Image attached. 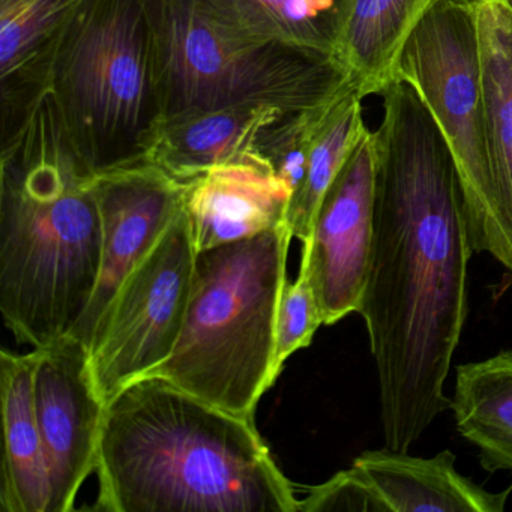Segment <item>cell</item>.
I'll return each instance as SVG.
<instances>
[{"instance_id": "e0dca14e", "label": "cell", "mask_w": 512, "mask_h": 512, "mask_svg": "<svg viewBox=\"0 0 512 512\" xmlns=\"http://www.w3.org/2000/svg\"><path fill=\"white\" fill-rule=\"evenodd\" d=\"M281 113L277 107L242 104L166 119L151 163L188 184L214 167L253 152L260 130Z\"/></svg>"}, {"instance_id": "ac0fdd59", "label": "cell", "mask_w": 512, "mask_h": 512, "mask_svg": "<svg viewBox=\"0 0 512 512\" xmlns=\"http://www.w3.org/2000/svg\"><path fill=\"white\" fill-rule=\"evenodd\" d=\"M440 0H347L334 59L362 100L395 82L398 59L416 26Z\"/></svg>"}, {"instance_id": "7a4b0ae2", "label": "cell", "mask_w": 512, "mask_h": 512, "mask_svg": "<svg viewBox=\"0 0 512 512\" xmlns=\"http://www.w3.org/2000/svg\"><path fill=\"white\" fill-rule=\"evenodd\" d=\"M95 472V511L299 512L254 419L157 376L107 403Z\"/></svg>"}, {"instance_id": "8992f818", "label": "cell", "mask_w": 512, "mask_h": 512, "mask_svg": "<svg viewBox=\"0 0 512 512\" xmlns=\"http://www.w3.org/2000/svg\"><path fill=\"white\" fill-rule=\"evenodd\" d=\"M50 92L97 175L151 161L166 116L143 0H83L59 44Z\"/></svg>"}, {"instance_id": "7402d4cb", "label": "cell", "mask_w": 512, "mask_h": 512, "mask_svg": "<svg viewBox=\"0 0 512 512\" xmlns=\"http://www.w3.org/2000/svg\"><path fill=\"white\" fill-rule=\"evenodd\" d=\"M337 94L316 106L281 113L274 121L265 125L257 136L254 154L269 164L292 197L304 182L314 139Z\"/></svg>"}, {"instance_id": "ba28073f", "label": "cell", "mask_w": 512, "mask_h": 512, "mask_svg": "<svg viewBox=\"0 0 512 512\" xmlns=\"http://www.w3.org/2000/svg\"><path fill=\"white\" fill-rule=\"evenodd\" d=\"M196 256L184 206L122 284L92 338V370L106 404L172 355L190 304Z\"/></svg>"}, {"instance_id": "9a60e30c", "label": "cell", "mask_w": 512, "mask_h": 512, "mask_svg": "<svg viewBox=\"0 0 512 512\" xmlns=\"http://www.w3.org/2000/svg\"><path fill=\"white\" fill-rule=\"evenodd\" d=\"M488 154L499 218L496 262L512 275V11L503 0L476 8Z\"/></svg>"}, {"instance_id": "d6986e66", "label": "cell", "mask_w": 512, "mask_h": 512, "mask_svg": "<svg viewBox=\"0 0 512 512\" xmlns=\"http://www.w3.org/2000/svg\"><path fill=\"white\" fill-rule=\"evenodd\" d=\"M451 410L458 433L478 449L481 466L512 473V350L458 365Z\"/></svg>"}, {"instance_id": "5bb4252c", "label": "cell", "mask_w": 512, "mask_h": 512, "mask_svg": "<svg viewBox=\"0 0 512 512\" xmlns=\"http://www.w3.org/2000/svg\"><path fill=\"white\" fill-rule=\"evenodd\" d=\"M454 452L413 457L383 448L364 451L349 467L370 512H503L511 487L491 493L455 469Z\"/></svg>"}, {"instance_id": "44dd1931", "label": "cell", "mask_w": 512, "mask_h": 512, "mask_svg": "<svg viewBox=\"0 0 512 512\" xmlns=\"http://www.w3.org/2000/svg\"><path fill=\"white\" fill-rule=\"evenodd\" d=\"M223 7L263 40L280 41L334 55L347 0H220ZM334 58V56H332Z\"/></svg>"}, {"instance_id": "cb8c5ba5", "label": "cell", "mask_w": 512, "mask_h": 512, "mask_svg": "<svg viewBox=\"0 0 512 512\" xmlns=\"http://www.w3.org/2000/svg\"><path fill=\"white\" fill-rule=\"evenodd\" d=\"M503 2H505V4L508 5V7L511 8L512 11V0H503Z\"/></svg>"}, {"instance_id": "603a6c76", "label": "cell", "mask_w": 512, "mask_h": 512, "mask_svg": "<svg viewBox=\"0 0 512 512\" xmlns=\"http://www.w3.org/2000/svg\"><path fill=\"white\" fill-rule=\"evenodd\" d=\"M320 325H323V319L316 293L311 286L307 266L301 262L298 277L295 281L286 280L278 302L272 359L274 382L280 376L284 362L293 353L310 346Z\"/></svg>"}, {"instance_id": "5b68a950", "label": "cell", "mask_w": 512, "mask_h": 512, "mask_svg": "<svg viewBox=\"0 0 512 512\" xmlns=\"http://www.w3.org/2000/svg\"><path fill=\"white\" fill-rule=\"evenodd\" d=\"M166 119L256 104L283 112L337 94L349 79L335 59L241 25L220 0H143Z\"/></svg>"}, {"instance_id": "8fae6325", "label": "cell", "mask_w": 512, "mask_h": 512, "mask_svg": "<svg viewBox=\"0 0 512 512\" xmlns=\"http://www.w3.org/2000/svg\"><path fill=\"white\" fill-rule=\"evenodd\" d=\"M185 190L187 185L151 161L97 175L100 274L91 302L70 335L91 347L122 284L184 211Z\"/></svg>"}, {"instance_id": "30bf717a", "label": "cell", "mask_w": 512, "mask_h": 512, "mask_svg": "<svg viewBox=\"0 0 512 512\" xmlns=\"http://www.w3.org/2000/svg\"><path fill=\"white\" fill-rule=\"evenodd\" d=\"M376 155L373 133L365 130L326 191L313 229L302 242L323 325L356 311L367 286L374 244Z\"/></svg>"}, {"instance_id": "7c38bea8", "label": "cell", "mask_w": 512, "mask_h": 512, "mask_svg": "<svg viewBox=\"0 0 512 512\" xmlns=\"http://www.w3.org/2000/svg\"><path fill=\"white\" fill-rule=\"evenodd\" d=\"M185 185V212L197 253L286 223L292 200L286 185L254 152Z\"/></svg>"}, {"instance_id": "277c9868", "label": "cell", "mask_w": 512, "mask_h": 512, "mask_svg": "<svg viewBox=\"0 0 512 512\" xmlns=\"http://www.w3.org/2000/svg\"><path fill=\"white\" fill-rule=\"evenodd\" d=\"M292 238L283 223L199 251L181 337L149 376L254 419L257 403L275 383V317Z\"/></svg>"}, {"instance_id": "52a82bcc", "label": "cell", "mask_w": 512, "mask_h": 512, "mask_svg": "<svg viewBox=\"0 0 512 512\" xmlns=\"http://www.w3.org/2000/svg\"><path fill=\"white\" fill-rule=\"evenodd\" d=\"M440 0L407 40L395 82L404 80L439 125L457 167L475 253L499 254V218L488 154L476 8Z\"/></svg>"}, {"instance_id": "3957f363", "label": "cell", "mask_w": 512, "mask_h": 512, "mask_svg": "<svg viewBox=\"0 0 512 512\" xmlns=\"http://www.w3.org/2000/svg\"><path fill=\"white\" fill-rule=\"evenodd\" d=\"M0 146V311L17 341L37 349L73 332L97 287V173L52 92Z\"/></svg>"}, {"instance_id": "ffe728a7", "label": "cell", "mask_w": 512, "mask_h": 512, "mask_svg": "<svg viewBox=\"0 0 512 512\" xmlns=\"http://www.w3.org/2000/svg\"><path fill=\"white\" fill-rule=\"evenodd\" d=\"M367 128L362 118V97L349 82L332 101L314 139L307 175L290 200L286 223L293 238L307 241L323 196Z\"/></svg>"}, {"instance_id": "9c48e42d", "label": "cell", "mask_w": 512, "mask_h": 512, "mask_svg": "<svg viewBox=\"0 0 512 512\" xmlns=\"http://www.w3.org/2000/svg\"><path fill=\"white\" fill-rule=\"evenodd\" d=\"M35 352L34 401L50 481L49 512H70L83 482L97 470L106 401L91 352L65 335Z\"/></svg>"}, {"instance_id": "4fadbf2b", "label": "cell", "mask_w": 512, "mask_h": 512, "mask_svg": "<svg viewBox=\"0 0 512 512\" xmlns=\"http://www.w3.org/2000/svg\"><path fill=\"white\" fill-rule=\"evenodd\" d=\"M83 0H0V143L52 91L53 65Z\"/></svg>"}, {"instance_id": "2e32d148", "label": "cell", "mask_w": 512, "mask_h": 512, "mask_svg": "<svg viewBox=\"0 0 512 512\" xmlns=\"http://www.w3.org/2000/svg\"><path fill=\"white\" fill-rule=\"evenodd\" d=\"M35 352L0 353L4 458L0 506L5 512H49L50 481L34 401Z\"/></svg>"}, {"instance_id": "6da1fadb", "label": "cell", "mask_w": 512, "mask_h": 512, "mask_svg": "<svg viewBox=\"0 0 512 512\" xmlns=\"http://www.w3.org/2000/svg\"><path fill=\"white\" fill-rule=\"evenodd\" d=\"M380 97L373 254L358 313L376 364L385 446L409 452L451 409L445 382L475 251L454 157L430 110L404 80Z\"/></svg>"}]
</instances>
